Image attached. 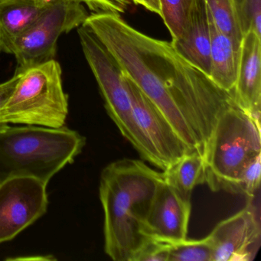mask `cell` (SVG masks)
I'll use <instances>...</instances> for the list:
<instances>
[{"label":"cell","instance_id":"obj_1","mask_svg":"<svg viewBox=\"0 0 261 261\" xmlns=\"http://www.w3.org/2000/svg\"><path fill=\"white\" fill-rule=\"evenodd\" d=\"M83 25L160 110L189 151L204 156L220 116L236 105L233 94L183 59L171 42L143 34L120 15L93 13Z\"/></svg>","mask_w":261,"mask_h":261},{"label":"cell","instance_id":"obj_2","mask_svg":"<svg viewBox=\"0 0 261 261\" xmlns=\"http://www.w3.org/2000/svg\"><path fill=\"white\" fill-rule=\"evenodd\" d=\"M163 180V172L132 159L117 160L102 171L99 192L105 214V250L113 260H132L149 239L143 226Z\"/></svg>","mask_w":261,"mask_h":261},{"label":"cell","instance_id":"obj_3","mask_svg":"<svg viewBox=\"0 0 261 261\" xmlns=\"http://www.w3.org/2000/svg\"><path fill=\"white\" fill-rule=\"evenodd\" d=\"M85 144V137L65 126H9L0 132V180L25 175L48 185Z\"/></svg>","mask_w":261,"mask_h":261},{"label":"cell","instance_id":"obj_4","mask_svg":"<svg viewBox=\"0 0 261 261\" xmlns=\"http://www.w3.org/2000/svg\"><path fill=\"white\" fill-rule=\"evenodd\" d=\"M261 154L260 122L236 105L221 114L204 152L205 183L233 192L246 165Z\"/></svg>","mask_w":261,"mask_h":261},{"label":"cell","instance_id":"obj_5","mask_svg":"<svg viewBox=\"0 0 261 261\" xmlns=\"http://www.w3.org/2000/svg\"><path fill=\"white\" fill-rule=\"evenodd\" d=\"M19 73V81L1 111V120L7 124L65 126L68 97L64 91L59 62L51 59Z\"/></svg>","mask_w":261,"mask_h":261},{"label":"cell","instance_id":"obj_6","mask_svg":"<svg viewBox=\"0 0 261 261\" xmlns=\"http://www.w3.org/2000/svg\"><path fill=\"white\" fill-rule=\"evenodd\" d=\"M85 59L98 84L107 112L143 160L158 167V160L134 117L124 73L117 60L85 25L79 29Z\"/></svg>","mask_w":261,"mask_h":261},{"label":"cell","instance_id":"obj_7","mask_svg":"<svg viewBox=\"0 0 261 261\" xmlns=\"http://www.w3.org/2000/svg\"><path fill=\"white\" fill-rule=\"evenodd\" d=\"M88 15L83 4L51 0L37 20L5 49L17 61L16 73L55 59L59 37L85 23Z\"/></svg>","mask_w":261,"mask_h":261},{"label":"cell","instance_id":"obj_8","mask_svg":"<svg viewBox=\"0 0 261 261\" xmlns=\"http://www.w3.org/2000/svg\"><path fill=\"white\" fill-rule=\"evenodd\" d=\"M46 188L41 180L25 175L0 180V244L14 239L46 213Z\"/></svg>","mask_w":261,"mask_h":261},{"label":"cell","instance_id":"obj_9","mask_svg":"<svg viewBox=\"0 0 261 261\" xmlns=\"http://www.w3.org/2000/svg\"><path fill=\"white\" fill-rule=\"evenodd\" d=\"M250 197L245 207L217 224L210 234L213 261H248L260 245L259 195Z\"/></svg>","mask_w":261,"mask_h":261},{"label":"cell","instance_id":"obj_10","mask_svg":"<svg viewBox=\"0 0 261 261\" xmlns=\"http://www.w3.org/2000/svg\"><path fill=\"white\" fill-rule=\"evenodd\" d=\"M124 81L137 124L156 156L158 168L166 170L190 151L160 110L125 73Z\"/></svg>","mask_w":261,"mask_h":261},{"label":"cell","instance_id":"obj_11","mask_svg":"<svg viewBox=\"0 0 261 261\" xmlns=\"http://www.w3.org/2000/svg\"><path fill=\"white\" fill-rule=\"evenodd\" d=\"M191 209V200L180 195L163 178L145 220V236L168 242L187 239Z\"/></svg>","mask_w":261,"mask_h":261},{"label":"cell","instance_id":"obj_12","mask_svg":"<svg viewBox=\"0 0 261 261\" xmlns=\"http://www.w3.org/2000/svg\"><path fill=\"white\" fill-rule=\"evenodd\" d=\"M237 107L260 120L261 37L249 32L241 42V60L233 91Z\"/></svg>","mask_w":261,"mask_h":261},{"label":"cell","instance_id":"obj_13","mask_svg":"<svg viewBox=\"0 0 261 261\" xmlns=\"http://www.w3.org/2000/svg\"><path fill=\"white\" fill-rule=\"evenodd\" d=\"M211 42L210 19L205 0H195L184 33L171 43L183 59L209 77Z\"/></svg>","mask_w":261,"mask_h":261},{"label":"cell","instance_id":"obj_14","mask_svg":"<svg viewBox=\"0 0 261 261\" xmlns=\"http://www.w3.org/2000/svg\"><path fill=\"white\" fill-rule=\"evenodd\" d=\"M209 19L212 33L209 77L217 86L233 94L241 60V42L221 33L210 15Z\"/></svg>","mask_w":261,"mask_h":261},{"label":"cell","instance_id":"obj_15","mask_svg":"<svg viewBox=\"0 0 261 261\" xmlns=\"http://www.w3.org/2000/svg\"><path fill=\"white\" fill-rule=\"evenodd\" d=\"M48 3L45 0H0L2 51L37 20Z\"/></svg>","mask_w":261,"mask_h":261},{"label":"cell","instance_id":"obj_16","mask_svg":"<svg viewBox=\"0 0 261 261\" xmlns=\"http://www.w3.org/2000/svg\"><path fill=\"white\" fill-rule=\"evenodd\" d=\"M163 175L167 184L180 195L191 200L195 186L205 183L204 157L198 152H188L163 170Z\"/></svg>","mask_w":261,"mask_h":261},{"label":"cell","instance_id":"obj_17","mask_svg":"<svg viewBox=\"0 0 261 261\" xmlns=\"http://www.w3.org/2000/svg\"><path fill=\"white\" fill-rule=\"evenodd\" d=\"M209 15L217 28L241 42L245 36L243 0H205Z\"/></svg>","mask_w":261,"mask_h":261},{"label":"cell","instance_id":"obj_18","mask_svg":"<svg viewBox=\"0 0 261 261\" xmlns=\"http://www.w3.org/2000/svg\"><path fill=\"white\" fill-rule=\"evenodd\" d=\"M195 0H159L160 16L172 36V42L179 39L189 23Z\"/></svg>","mask_w":261,"mask_h":261},{"label":"cell","instance_id":"obj_19","mask_svg":"<svg viewBox=\"0 0 261 261\" xmlns=\"http://www.w3.org/2000/svg\"><path fill=\"white\" fill-rule=\"evenodd\" d=\"M169 261H213L208 236L201 240L169 242Z\"/></svg>","mask_w":261,"mask_h":261},{"label":"cell","instance_id":"obj_20","mask_svg":"<svg viewBox=\"0 0 261 261\" xmlns=\"http://www.w3.org/2000/svg\"><path fill=\"white\" fill-rule=\"evenodd\" d=\"M260 158L261 154L246 165L238 176L233 193L243 194L250 198L259 192Z\"/></svg>","mask_w":261,"mask_h":261},{"label":"cell","instance_id":"obj_21","mask_svg":"<svg viewBox=\"0 0 261 261\" xmlns=\"http://www.w3.org/2000/svg\"><path fill=\"white\" fill-rule=\"evenodd\" d=\"M169 242L149 238L131 261H169Z\"/></svg>","mask_w":261,"mask_h":261},{"label":"cell","instance_id":"obj_22","mask_svg":"<svg viewBox=\"0 0 261 261\" xmlns=\"http://www.w3.org/2000/svg\"><path fill=\"white\" fill-rule=\"evenodd\" d=\"M243 18L245 35L253 32L261 37V0H243Z\"/></svg>","mask_w":261,"mask_h":261},{"label":"cell","instance_id":"obj_23","mask_svg":"<svg viewBox=\"0 0 261 261\" xmlns=\"http://www.w3.org/2000/svg\"><path fill=\"white\" fill-rule=\"evenodd\" d=\"M94 13H124L132 0H92Z\"/></svg>","mask_w":261,"mask_h":261},{"label":"cell","instance_id":"obj_24","mask_svg":"<svg viewBox=\"0 0 261 261\" xmlns=\"http://www.w3.org/2000/svg\"><path fill=\"white\" fill-rule=\"evenodd\" d=\"M19 77H20V74L16 73V74L11 79L4 83L0 84V114H1V111L5 103H7L9 97L13 93V90L19 81ZM8 126L9 124L4 123L0 119V132L4 131Z\"/></svg>","mask_w":261,"mask_h":261},{"label":"cell","instance_id":"obj_25","mask_svg":"<svg viewBox=\"0 0 261 261\" xmlns=\"http://www.w3.org/2000/svg\"><path fill=\"white\" fill-rule=\"evenodd\" d=\"M132 2L133 4H137V5L143 6L146 10L160 16L161 11H160L159 0H132Z\"/></svg>","mask_w":261,"mask_h":261},{"label":"cell","instance_id":"obj_26","mask_svg":"<svg viewBox=\"0 0 261 261\" xmlns=\"http://www.w3.org/2000/svg\"><path fill=\"white\" fill-rule=\"evenodd\" d=\"M45 1H51V0H45ZM69 1H74V2L81 3V4H85L89 7L90 10L94 11V4H93L92 0H69Z\"/></svg>","mask_w":261,"mask_h":261},{"label":"cell","instance_id":"obj_27","mask_svg":"<svg viewBox=\"0 0 261 261\" xmlns=\"http://www.w3.org/2000/svg\"><path fill=\"white\" fill-rule=\"evenodd\" d=\"M2 51V42H1V36H0V51Z\"/></svg>","mask_w":261,"mask_h":261}]
</instances>
